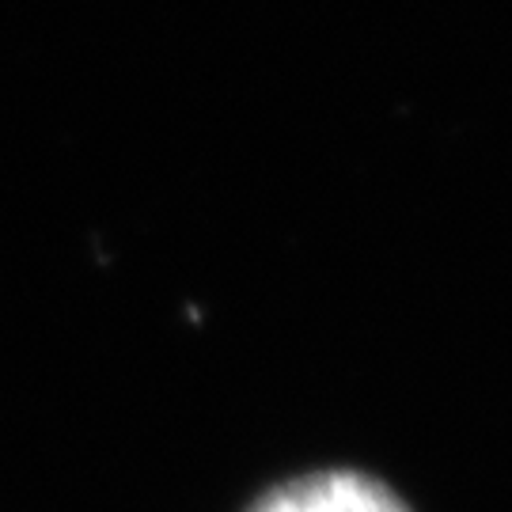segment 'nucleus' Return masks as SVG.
<instances>
[{
  "mask_svg": "<svg viewBox=\"0 0 512 512\" xmlns=\"http://www.w3.org/2000/svg\"><path fill=\"white\" fill-rule=\"evenodd\" d=\"M247 512H410L380 478L361 471H319L281 482Z\"/></svg>",
  "mask_w": 512,
  "mask_h": 512,
  "instance_id": "f257e3e1",
  "label": "nucleus"
}]
</instances>
